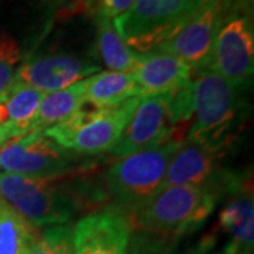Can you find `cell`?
<instances>
[{
	"mask_svg": "<svg viewBox=\"0 0 254 254\" xmlns=\"http://www.w3.org/2000/svg\"><path fill=\"white\" fill-rule=\"evenodd\" d=\"M192 125L188 141L226 148L242 115L240 89L210 69H200L190 82Z\"/></svg>",
	"mask_w": 254,
	"mask_h": 254,
	"instance_id": "cell-1",
	"label": "cell"
},
{
	"mask_svg": "<svg viewBox=\"0 0 254 254\" xmlns=\"http://www.w3.org/2000/svg\"><path fill=\"white\" fill-rule=\"evenodd\" d=\"M220 193L206 185L164 187L136 210L140 230L181 237L198 230L213 213Z\"/></svg>",
	"mask_w": 254,
	"mask_h": 254,
	"instance_id": "cell-2",
	"label": "cell"
},
{
	"mask_svg": "<svg viewBox=\"0 0 254 254\" xmlns=\"http://www.w3.org/2000/svg\"><path fill=\"white\" fill-rule=\"evenodd\" d=\"M182 141H168L120 158L105 174L108 192L122 213H134L163 188L164 178Z\"/></svg>",
	"mask_w": 254,
	"mask_h": 254,
	"instance_id": "cell-3",
	"label": "cell"
},
{
	"mask_svg": "<svg viewBox=\"0 0 254 254\" xmlns=\"http://www.w3.org/2000/svg\"><path fill=\"white\" fill-rule=\"evenodd\" d=\"M206 0H136L113 20L119 36L138 54L153 51L181 30Z\"/></svg>",
	"mask_w": 254,
	"mask_h": 254,
	"instance_id": "cell-4",
	"label": "cell"
},
{
	"mask_svg": "<svg viewBox=\"0 0 254 254\" xmlns=\"http://www.w3.org/2000/svg\"><path fill=\"white\" fill-rule=\"evenodd\" d=\"M138 100L140 96L112 109L86 112L81 109L72 118L44 133L69 153L83 155L110 153L133 116Z\"/></svg>",
	"mask_w": 254,
	"mask_h": 254,
	"instance_id": "cell-5",
	"label": "cell"
},
{
	"mask_svg": "<svg viewBox=\"0 0 254 254\" xmlns=\"http://www.w3.org/2000/svg\"><path fill=\"white\" fill-rule=\"evenodd\" d=\"M0 196L34 229L65 225L76 212L72 196L50 178L0 174Z\"/></svg>",
	"mask_w": 254,
	"mask_h": 254,
	"instance_id": "cell-6",
	"label": "cell"
},
{
	"mask_svg": "<svg viewBox=\"0 0 254 254\" xmlns=\"http://www.w3.org/2000/svg\"><path fill=\"white\" fill-rule=\"evenodd\" d=\"M208 69L239 89L249 86L254 72V33L246 13H223Z\"/></svg>",
	"mask_w": 254,
	"mask_h": 254,
	"instance_id": "cell-7",
	"label": "cell"
},
{
	"mask_svg": "<svg viewBox=\"0 0 254 254\" xmlns=\"http://www.w3.org/2000/svg\"><path fill=\"white\" fill-rule=\"evenodd\" d=\"M173 93L140 96L133 116L110 153L123 158L168 141H178L173 134L181 122L175 115Z\"/></svg>",
	"mask_w": 254,
	"mask_h": 254,
	"instance_id": "cell-8",
	"label": "cell"
},
{
	"mask_svg": "<svg viewBox=\"0 0 254 254\" xmlns=\"http://www.w3.org/2000/svg\"><path fill=\"white\" fill-rule=\"evenodd\" d=\"M72 164L71 153L41 131L13 137L0 147L4 173L53 180L68 173Z\"/></svg>",
	"mask_w": 254,
	"mask_h": 254,
	"instance_id": "cell-9",
	"label": "cell"
},
{
	"mask_svg": "<svg viewBox=\"0 0 254 254\" xmlns=\"http://www.w3.org/2000/svg\"><path fill=\"white\" fill-rule=\"evenodd\" d=\"M223 16L222 0H206L184 27L153 51L177 57L190 69H206Z\"/></svg>",
	"mask_w": 254,
	"mask_h": 254,
	"instance_id": "cell-10",
	"label": "cell"
},
{
	"mask_svg": "<svg viewBox=\"0 0 254 254\" xmlns=\"http://www.w3.org/2000/svg\"><path fill=\"white\" fill-rule=\"evenodd\" d=\"M96 72H99V65L89 60L68 53H55L23 60L17 68L14 83L51 93L66 89Z\"/></svg>",
	"mask_w": 254,
	"mask_h": 254,
	"instance_id": "cell-11",
	"label": "cell"
},
{
	"mask_svg": "<svg viewBox=\"0 0 254 254\" xmlns=\"http://www.w3.org/2000/svg\"><path fill=\"white\" fill-rule=\"evenodd\" d=\"M130 220L118 209L89 213L72 227V254H128Z\"/></svg>",
	"mask_w": 254,
	"mask_h": 254,
	"instance_id": "cell-12",
	"label": "cell"
},
{
	"mask_svg": "<svg viewBox=\"0 0 254 254\" xmlns=\"http://www.w3.org/2000/svg\"><path fill=\"white\" fill-rule=\"evenodd\" d=\"M218 148L182 141L173 157L164 178V187L171 185H206L222 193L239 187L237 180L220 178L218 171Z\"/></svg>",
	"mask_w": 254,
	"mask_h": 254,
	"instance_id": "cell-13",
	"label": "cell"
},
{
	"mask_svg": "<svg viewBox=\"0 0 254 254\" xmlns=\"http://www.w3.org/2000/svg\"><path fill=\"white\" fill-rule=\"evenodd\" d=\"M131 73L140 89V96H154L173 93L188 85L192 69L174 55L148 51L138 54Z\"/></svg>",
	"mask_w": 254,
	"mask_h": 254,
	"instance_id": "cell-14",
	"label": "cell"
},
{
	"mask_svg": "<svg viewBox=\"0 0 254 254\" xmlns=\"http://www.w3.org/2000/svg\"><path fill=\"white\" fill-rule=\"evenodd\" d=\"M219 227L229 239L220 254H253L254 203L250 190L242 187L233 190L219 213Z\"/></svg>",
	"mask_w": 254,
	"mask_h": 254,
	"instance_id": "cell-15",
	"label": "cell"
},
{
	"mask_svg": "<svg viewBox=\"0 0 254 254\" xmlns=\"http://www.w3.org/2000/svg\"><path fill=\"white\" fill-rule=\"evenodd\" d=\"M85 100L95 109H112L140 96V89L131 72L102 71L83 79Z\"/></svg>",
	"mask_w": 254,
	"mask_h": 254,
	"instance_id": "cell-16",
	"label": "cell"
},
{
	"mask_svg": "<svg viewBox=\"0 0 254 254\" xmlns=\"http://www.w3.org/2000/svg\"><path fill=\"white\" fill-rule=\"evenodd\" d=\"M85 103L86 100H85L83 79L63 91L46 93L44 98L41 99L36 118L31 123L28 133L31 131L44 133L48 128L72 118L75 113H78L82 109Z\"/></svg>",
	"mask_w": 254,
	"mask_h": 254,
	"instance_id": "cell-17",
	"label": "cell"
},
{
	"mask_svg": "<svg viewBox=\"0 0 254 254\" xmlns=\"http://www.w3.org/2000/svg\"><path fill=\"white\" fill-rule=\"evenodd\" d=\"M96 23V47L100 60L116 72H131L136 66L138 53L133 51L119 36L113 20L95 14Z\"/></svg>",
	"mask_w": 254,
	"mask_h": 254,
	"instance_id": "cell-18",
	"label": "cell"
},
{
	"mask_svg": "<svg viewBox=\"0 0 254 254\" xmlns=\"http://www.w3.org/2000/svg\"><path fill=\"white\" fill-rule=\"evenodd\" d=\"M44 95L27 85L13 83L9 93L1 99L7 113V128L11 136H23L30 131Z\"/></svg>",
	"mask_w": 254,
	"mask_h": 254,
	"instance_id": "cell-19",
	"label": "cell"
},
{
	"mask_svg": "<svg viewBox=\"0 0 254 254\" xmlns=\"http://www.w3.org/2000/svg\"><path fill=\"white\" fill-rule=\"evenodd\" d=\"M36 237L34 227L0 196V254H26Z\"/></svg>",
	"mask_w": 254,
	"mask_h": 254,
	"instance_id": "cell-20",
	"label": "cell"
},
{
	"mask_svg": "<svg viewBox=\"0 0 254 254\" xmlns=\"http://www.w3.org/2000/svg\"><path fill=\"white\" fill-rule=\"evenodd\" d=\"M24 60L23 48L17 38L7 31L0 33V99H3L14 83L17 68Z\"/></svg>",
	"mask_w": 254,
	"mask_h": 254,
	"instance_id": "cell-21",
	"label": "cell"
},
{
	"mask_svg": "<svg viewBox=\"0 0 254 254\" xmlns=\"http://www.w3.org/2000/svg\"><path fill=\"white\" fill-rule=\"evenodd\" d=\"M72 225L46 227L26 254H72Z\"/></svg>",
	"mask_w": 254,
	"mask_h": 254,
	"instance_id": "cell-22",
	"label": "cell"
},
{
	"mask_svg": "<svg viewBox=\"0 0 254 254\" xmlns=\"http://www.w3.org/2000/svg\"><path fill=\"white\" fill-rule=\"evenodd\" d=\"M177 240L178 237L141 230L134 236H130L128 254H173Z\"/></svg>",
	"mask_w": 254,
	"mask_h": 254,
	"instance_id": "cell-23",
	"label": "cell"
},
{
	"mask_svg": "<svg viewBox=\"0 0 254 254\" xmlns=\"http://www.w3.org/2000/svg\"><path fill=\"white\" fill-rule=\"evenodd\" d=\"M136 0H93L95 14H99L110 20L125 14L134 4Z\"/></svg>",
	"mask_w": 254,
	"mask_h": 254,
	"instance_id": "cell-24",
	"label": "cell"
},
{
	"mask_svg": "<svg viewBox=\"0 0 254 254\" xmlns=\"http://www.w3.org/2000/svg\"><path fill=\"white\" fill-rule=\"evenodd\" d=\"M10 138H13V136H11V133H10L9 130L0 127V147L4 144V143H7Z\"/></svg>",
	"mask_w": 254,
	"mask_h": 254,
	"instance_id": "cell-25",
	"label": "cell"
},
{
	"mask_svg": "<svg viewBox=\"0 0 254 254\" xmlns=\"http://www.w3.org/2000/svg\"><path fill=\"white\" fill-rule=\"evenodd\" d=\"M50 3H54V4H68L71 1H88V0H47Z\"/></svg>",
	"mask_w": 254,
	"mask_h": 254,
	"instance_id": "cell-26",
	"label": "cell"
}]
</instances>
